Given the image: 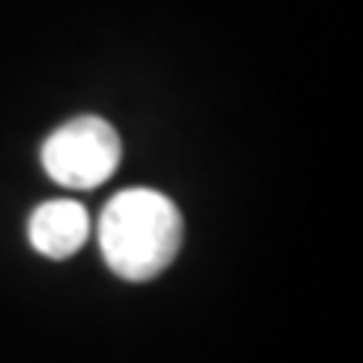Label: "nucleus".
I'll list each match as a JSON object with an SVG mask.
<instances>
[{
    "label": "nucleus",
    "mask_w": 363,
    "mask_h": 363,
    "mask_svg": "<svg viewBox=\"0 0 363 363\" xmlns=\"http://www.w3.org/2000/svg\"><path fill=\"white\" fill-rule=\"evenodd\" d=\"M101 252L111 272L128 283L155 279L182 246V216L169 195L125 189L101 212Z\"/></svg>",
    "instance_id": "1"
},
{
    "label": "nucleus",
    "mask_w": 363,
    "mask_h": 363,
    "mask_svg": "<svg viewBox=\"0 0 363 363\" xmlns=\"http://www.w3.org/2000/svg\"><path fill=\"white\" fill-rule=\"evenodd\" d=\"M44 172L67 189H98L121 162L118 131L94 115H81L54 131L40 148Z\"/></svg>",
    "instance_id": "2"
},
{
    "label": "nucleus",
    "mask_w": 363,
    "mask_h": 363,
    "mask_svg": "<svg viewBox=\"0 0 363 363\" xmlns=\"http://www.w3.org/2000/svg\"><path fill=\"white\" fill-rule=\"evenodd\" d=\"M88 212L78 202H44L34 208L27 235L30 246L48 259H67L74 256L88 239Z\"/></svg>",
    "instance_id": "3"
}]
</instances>
